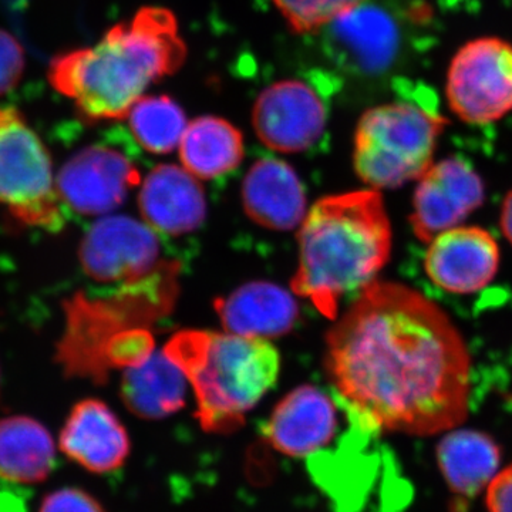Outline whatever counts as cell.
Returning <instances> with one entry per match:
<instances>
[{"label":"cell","mask_w":512,"mask_h":512,"mask_svg":"<svg viewBox=\"0 0 512 512\" xmlns=\"http://www.w3.org/2000/svg\"><path fill=\"white\" fill-rule=\"evenodd\" d=\"M326 369L340 402L372 433L433 436L466 420V342L440 306L402 284L363 288L330 329Z\"/></svg>","instance_id":"6da1fadb"},{"label":"cell","mask_w":512,"mask_h":512,"mask_svg":"<svg viewBox=\"0 0 512 512\" xmlns=\"http://www.w3.org/2000/svg\"><path fill=\"white\" fill-rule=\"evenodd\" d=\"M185 57L174 13L147 6L113 26L96 45L57 56L49 80L86 119L119 120L148 87L177 72Z\"/></svg>","instance_id":"7a4b0ae2"},{"label":"cell","mask_w":512,"mask_h":512,"mask_svg":"<svg viewBox=\"0 0 512 512\" xmlns=\"http://www.w3.org/2000/svg\"><path fill=\"white\" fill-rule=\"evenodd\" d=\"M292 291L326 318H338L343 296L366 288L386 265L392 227L380 192L329 195L306 214L298 234Z\"/></svg>","instance_id":"3957f363"},{"label":"cell","mask_w":512,"mask_h":512,"mask_svg":"<svg viewBox=\"0 0 512 512\" xmlns=\"http://www.w3.org/2000/svg\"><path fill=\"white\" fill-rule=\"evenodd\" d=\"M197 399L195 417L207 433H234L278 379L281 359L266 339L183 330L165 345Z\"/></svg>","instance_id":"277c9868"},{"label":"cell","mask_w":512,"mask_h":512,"mask_svg":"<svg viewBox=\"0 0 512 512\" xmlns=\"http://www.w3.org/2000/svg\"><path fill=\"white\" fill-rule=\"evenodd\" d=\"M446 119L423 99H406L373 107L355 133L353 164L367 185L397 188L419 180L433 164Z\"/></svg>","instance_id":"5b68a950"},{"label":"cell","mask_w":512,"mask_h":512,"mask_svg":"<svg viewBox=\"0 0 512 512\" xmlns=\"http://www.w3.org/2000/svg\"><path fill=\"white\" fill-rule=\"evenodd\" d=\"M0 204L25 224L63 227L52 160L45 144L13 107H0Z\"/></svg>","instance_id":"8992f818"},{"label":"cell","mask_w":512,"mask_h":512,"mask_svg":"<svg viewBox=\"0 0 512 512\" xmlns=\"http://www.w3.org/2000/svg\"><path fill=\"white\" fill-rule=\"evenodd\" d=\"M448 106L461 120L488 124L512 111V45L480 37L461 47L448 67Z\"/></svg>","instance_id":"52a82bcc"},{"label":"cell","mask_w":512,"mask_h":512,"mask_svg":"<svg viewBox=\"0 0 512 512\" xmlns=\"http://www.w3.org/2000/svg\"><path fill=\"white\" fill-rule=\"evenodd\" d=\"M328 119V97L319 80H279L259 94L252 110L256 136L279 153H302L315 147Z\"/></svg>","instance_id":"ba28073f"},{"label":"cell","mask_w":512,"mask_h":512,"mask_svg":"<svg viewBox=\"0 0 512 512\" xmlns=\"http://www.w3.org/2000/svg\"><path fill=\"white\" fill-rule=\"evenodd\" d=\"M79 256L84 274L106 285L143 281L165 265L157 232L127 215L94 222L83 237Z\"/></svg>","instance_id":"9c48e42d"},{"label":"cell","mask_w":512,"mask_h":512,"mask_svg":"<svg viewBox=\"0 0 512 512\" xmlns=\"http://www.w3.org/2000/svg\"><path fill=\"white\" fill-rule=\"evenodd\" d=\"M138 184L140 171L134 161L119 148L103 144L74 154L56 178L60 202L84 217L117 210Z\"/></svg>","instance_id":"30bf717a"},{"label":"cell","mask_w":512,"mask_h":512,"mask_svg":"<svg viewBox=\"0 0 512 512\" xmlns=\"http://www.w3.org/2000/svg\"><path fill=\"white\" fill-rule=\"evenodd\" d=\"M484 184L467 161L451 157L431 164L419 178L410 215L414 235L431 242L456 228L484 201Z\"/></svg>","instance_id":"8fae6325"},{"label":"cell","mask_w":512,"mask_h":512,"mask_svg":"<svg viewBox=\"0 0 512 512\" xmlns=\"http://www.w3.org/2000/svg\"><path fill=\"white\" fill-rule=\"evenodd\" d=\"M340 410V400L318 387H298L276 404L265 426L266 440L284 456H318L338 436Z\"/></svg>","instance_id":"7c38bea8"},{"label":"cell","mask_w":512,"mask_h":512,"mask_svg":"<svg viewBox=\"0 0 512 512\" xmlns=\"http://www.w3.org/2000/svg\"><path fill=\"white\" fill-rule=\"evenodd\" d=\"M500 266V248L478 227L447 229L430 242L424 269L443 291L468 295L490 285Z\"/></svg>","instance_id":"4fadbf2b"},{"label":"cell","mask_w":512,"mask_h":512,"mask_svg":"<svg viewBox=\"0 0 512 512\" xmlns=\"http://www.w3.org/2000/svg\"><path fill=\"white\" fill-rule=\"evenodd\" d=\"M60 450L94 474H109L126 464L131 451L127 429L106 403L74 404L60 433Z\"/></svg>","instance_id":"5bb4252c"},{"label":"cell","mask_w":512,"mask_h":512,"mask_svg":"<svg viewBox=\"0 0 512 512\" xmlns=\"http://www.w3.org/2000/svg\"><path fill=\"white\" fill-rule=\"evenodd\" d=\"M138 208L148 227L164 235L190 234L204 224L207 198L200 180L184 167L161 164L138 192Z\"/></svg>","instance_id":"9a60e30c"},{"label":"cell","mask_w":512,"mask_h":512,"mask_svg":"<svg viewBox=\"0 0 512 512\" xmlns=\"http://www.w3.org/2000/svg\"><path fill=\"white\" fill-rule=\"evenodd\" d=\"M326 50L343 69L377 73L392 62L397 49V29L383 10L359 6L325 28Z\"/></svg>","instance_id":"2e32d148"},{"label":"cell","mask_w":512,"mask_h":512,"mask_svg":"<svg viewBox=\"0 0 512 512\" xmlns=\"http://www.w3.org/2000/svg\"><path fill=\"white\" fill-rule=\"evenodd\" d=\"M242 205L261 227L291 231L301 227L306 214V194L295 170L278 158H261L245 175Z\"/></svg>","instance_id":"e0dca14e"},{"label":"cell","mask_w":512,"mask_h":512,"mask_svg":"<svg viewBox=\"0 0 512 512\" xmlns=\"http://www.w3.org/2000/svg\"><path fill=\"white\" fill-rule=\"evenodd\" d=\"M215 311L229 333L271 339L291 332L299 318L295 298L271 282H251L215 301Z\"/></svg>","instance_id":"ac0fdd59"},{"label":"cell","mask_w":512,"mask_h":512,"mask_svg":"<svg viewBox=\"0 0 512 512\" xmlns=\"http://www.w3.org/2000/svg\"><path fill=\"white\" fill-rule=\"evenodd\" d=\"M187 376L164 350L127 366L121 377V399L131 413L143 420H161L183 409Z\"/></svg>","instance_id":"d6986e66"},{"label":"cell","mask_w":512,"mask_h":512,"mask_svg":"<svg viewBox=\"0 0 512 512\" xmlns=\"http://www.w3.org/2000/svg\"><path fill=\"white\" fill-rule=\"evenodd\" d=\"M437 461L451 493L470 500L497 476L501 451L481 431L450 430L437 446Z\"/></svg>","instance_id":"ffe728a7"},{"label":"cell","mask_w":512,"mask_h":512,"mask_svg":"<svg viewBox=\"0 0 512 512\" xmlns=\"http://www.w3.org/2000/svg\"><path fill=\"white\" fill-rule=\"evenodd\" d=\"M56 463L55 441L28 416L0 420V478L13 484L42 483Z\"/></svg>","instance_id":"44dd1931"},{"label":"cell","mask_w":512,"mask_h":512,"mask_svg":"<svg viewBox=\"0 0 512 512\" xmlns=\"http://www.w3.org/2000/svg\"><path fill=\"white\" fill-rule=\"evenodd\" d=\"M178 150L185 170L198 180H215L237 170L244 137L229 121L202 116L188 123Z\"/></svg>","instance_id":"7402d4cb"},{"label":"cell","mask_w":512,"mask_h":512,"mask_svg":"<svg viewBox=\"0 0 512 512\" xmlns=\"http://www.w3.org/2000/svg\"><path fill=\"white\" fill-rule=\"evenodd\" d=\"M127 119L138 146L153 154H168L178 148L188 126L180 104L167 96L141 97Z\"/></svg>","instance_id":"603a6c76"},{"label":"cell","mask_w":512,"mask_h":512,"mask_svg":"<svg viewBox=\"0 0 512 512\" xmlns=\"http://www.w3.org/2000/svg\"><path fill=\"white\" fill-rule=\"evenodd\" d=\"M274 3L295 32L311 33L325 29L363 0H274Z\"/></svg>","instance_id":"cb8c5ba5"},{"label":"cell","mask_w":512,"mask_h":512,"mask_svg":"<svg viewBox=\"0 0 512 512\" xmlns=\"http://www.w3.org/2000/svg\"><path fill=\"white\" fill-rule=\"evenodd\" d=\"M25 72V52L15 36L0 29V96L15 89Z\"/></svg>","instance_id":"d4e9b609"},{"label":"cell","mask_w":512,"mask_h":512,"mask_svg":"<svg viewBox=\"0 0 512 512\" xmlns=\"http://www.w3.org/2000/svg\"><path fill=\"white\" fill-rule=\"evenodd\" d=\"M39 512H107L97 498L80 488H62L47 495Z\"/></svg>","instance_id":"484cf974"},{"label":"cell","mask_w":512,"mask_h":512,"mask_svg":"<svg viewBox=\"0 0 512 512\" xmlns=\"http://www.w3.org/2000/svg\"><path fill=\"white\" fill-rule=\"evenodd\" d=\"M485 504L488 512H512V464L488 484Z\"/></svg>","instance_id":"4316f807"},{"label":"cell","mask_w":512,"mask_h":512,"mask_svg":"<svg viewBox=\"0 0 512 512\" xmlns=\"http://www.w3.org/2000/svg\"><path fill=\"white\" fill-rule=\"evenodd\" d=\"M501 229L505 238L512 244V191L505 198L503 210H501Z\"/></svg>","instance_id":"83f0119b"}]
</instances>
